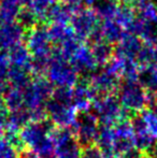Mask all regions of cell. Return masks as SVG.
Returning <instances> with one entry per match:
<instances>
[{
  "mask_svg": "<svg viewBox=\"0 0 157 158\" xmlns=\"http://www.w3.org/2000/svg\"><path fill=\"white\" fill-rule=\"evenodd\" d=\"M121 77L114 72L108 64L99 67L89 77L90 87L94 90L96 97L114 94L118 92Z\"/></svg>",
  "mask_w": 157,
  "mask_h": 158,
  "instance_id": "9c48e42d",
  "label": "cell"
},
{
  "mask_svg": "<svg viewBox=\"0 0 157 158\" xmlns=\"http://www.w3.org/2000/svg\"><path fill=\"white\" fill-rule=\"evenodd\" d=\"M73 133L80 145L85 148L93 145L98 137L100 124L96 115L90 111L78 112L73 125Z\"/></svg>",
  "mask_w": 157,
  "mask_h": 158,
  "instance_id": "277c9868",
  "label": "cell"
},
{
  "mask_svg": "<svg viewBox=\"0 0 157 158\" xmlns=\"http://www.w3.org/2000/svg\"><path fill=\"white\" fill-rule=\"evenodd\" d=\"M97 1H98V0H83V4L85 6H89V8H92V6H94Z\"/></svg>",
  "mask_w": 157,
  "mask_h": 158,
  "instance_id": "d4e9b609",
  "label": "cell"
},
{
  "mask_svg": "<svg viewBox=\"0 0 157 158\" xmlns=\"http://www.w3.org/2000/svg\"><path fill=\"white\" fill-rule=\"evenodd\" d=\"M74 11L60 1L56 2L46 15V23L59 24V25H69Z\"/></svg>",
  "mask_w": 157,
  "mask_h": 158,
  "instance_id": "4fadbf2b",
  "label": "cell"
},
{
  "mask_svg": "<svg viewBox=\"0 0 157 158\" xmlns=\"http://www.w3.org/2000/svg\"><path fill=\"white\" fill-rule=\"evenodd\" d=\"M88 45V44H87ZM90 48L93 56L99 67H103L113 58L114 56V45L108 43L105 40H101L96 43L88 45Z\"/></svg>",
  "mask_w": 157,
  "mask_h": 158,
  "instance_id": "5bb4252c",
  "label": "cell"
},
{
  "mask_svg": "<svg viewBox=\"0 0 157 158\" xmlns=\"http://www.w3.org/2000/svg\"><path fill=\"white\" fill-rule=\"evenodd\" d=\"M56 2H58V0H30L28 8L37 15L39 22L46 24L48 12Z\"/></svg>",
  "mask_w": 157,
  "mask_h": 158,
  "instance_id": "d6986e66",
  "label": "cell"
},
{
  "mask_svg": "<svg viewBox=\"0 0 157 158\" xmlns=\"http://www.w3.org/2000/svg\"><path fill=\"white\" fill-rule=\"evenodd\" d=\"M116 93L123 109L129 114L141 113L156 103L154 93L145 90L138 80H124L119 83Z\"/></svg>",
  "mask_w": 157,
  "mask_h": 158,
  "instance_id": "6da1fadb",
  "label": "cell"
},
{
  "mask_svg": "<svg viewBox=\"0 0 157 158\" xmlns=\"http://www.w3.org/2000/svg\"><path fill=\"white\" fill-rule=\"evenodd\" d=\"M118 0H98L92 9L100 19H114L118 11Z\"/></svg>",
  "mask_w": 157,
  "mask_h": 158,
  "instance_id": "e0dca14e",
  "label": "cell"
},
{
  "mask_svg": "<svg viewBox=\"0 0 157 158\" xmlns=\"http://www.w3.org/2000/svg\"><path fill=\"white\" fill-rule=\"evenodd\" d=\"M154 95H155V100H156V103H157V90L154 93Z\"/></svg>",
  "mask_w": 157,
  "mask_h": 158,
  "instance_id": "4316f807",
  "label": "cell"
},
{
  "mask_svg": "<svg viewBox=\"0 0 157 158\" xmlns=\"http://www.w3.org/2000/svg\"><path fill=\"white\" fill-rule=\"evenodd\" d=\"M55 144V158H80L82 146L69 128L54 129L52 133Z\"/></svg>",
  "mask_w": 157,
  "mask_h": 158,
  "instance_id": "ba28073f",
  "label": "cell"
},
{
  "mask_svg": "<svg viewBox=\"0 0 157 158\" xmlns=\"http://www.w3.org/2000/svg\"><path fill=\"white\" fill-rule=\"evenodd\" d=\"M46 116L58 128H69L74 125L78 111L72 103L58 101L51 97L45 106Z\"/></svg>",
  "mask_w": 157,
  "mask_h": 158,
  "instance_id": "52a82bcc",
  "label": "cell"
},
{
  "mask_svg": "<svg viewBox=\"0 0 157 158\" xmlns=\"http://www.w3.org/2000/svg\"><path fill=\"white\" fill-rule=\"evenodd\" d=\"M103 40L112 45H116L127 33L125 28L114 19H102L101 22Z\"/></svg>",
  "mask_w": 157,
  "mask_h": 158,
  "instance_id": "7c38bea8",
  "label": "cell"
},
{
  "mask_svg": "<svg viewBox=\"0 0 157 158\" xmlns=\"http://www.w3.org/2000/svg\"><path fill=\"white\" fill-rule=\"evenodd\" d=\"M26 30L15 21H0V51H9L13 46L23 43Z\"/></svg>",
  "mask_w": 157,
  "mask_h": 158,
  "instance_id": "30bf717a",
  "label": "cell"
},
{
  "mask_svg": "<svg viewBox=\"0 0 157 158\" xmlns=\"http://www.w3.org/2000/svg\"><path fill=\"white\" fill-rule=\"evenodd\" d=\"M140 116L147 130L154 139L157 140V103L143 110L140 113Z\"/></svg>",
  "mask_w": 157,
  "mask_h": 158,
  "instance_id": "ac0fdd59",
  "label": "cell"
},
{
  "mask_svg": "<svg viewBox=\"0 0 157 158\" xmlns=\"http://www.w3.org/2000/svg\"><path fill=\"white\" fill-rule=\"evenodd\" d=\"M26 46L31 57H51L53 44L51 41L48 26L44 23L38 24L26 32Z\"/></svg>",
  "mask_w": 157,
  "mask_h": 158,
  "instance_id": "8992f818",
  "label": "cell"
},
{
  "mask_svg": "<svg viewBox=\"0 0 157 158\" xmlns=\"http://www.w3.org/2000/svg\"><path fill=\"white\" fill-rule=\"evenodd\" d=\"M137 80L147 92L155 93L157 90V69L153 66L143 67L139 69Z\"/></svg>",
  "mask_w": 157,
  "mask_h": 158,
  "instance_id": "9a60e30c",
  "label": "cell"
},
{
  "mask_svg": "<svg viewBox=\"0 0 157 158\" xmlns=\"http://www.w3.org/2000/svg\"><path fill=\"white\" fill-rule=\"evenodd\" d=\"M154 68L157 69V44L153 45V54H152V64Z\"/></svg>",
  "mask_w": 157,
  "mask_h": 158,
  "instance_id": "cb8c5ba5",
  "label": "cell"
},
{
  "mask_svg": "<svg viewBox=\"0 0 157 158\" xmlns=\"http://www.w3.org/2000/svg\"><path fill=\"white\" fill-rule=\"evenodd\" d=\"M144 42L138 37V35L126 33L125 37L114 45V56L119 59H126V60L137 61L139 54H140ZM137 64V63H136Z\"/></svg>",
  "mask_w": 157,
  "mask_h": 158,
  "instance_id": "8fae6325",
  "label": "cell"
},
{
  "mask_svg": "<svg viewBox=\"0 0 157 158\" xmlns=\"http://www.w3.org/2000/svg\"><path fill=\"white\" fill-rule=\"evenodd\" d=\"M45 77L56 87H73L79 79L78 72L71 63L55 46H53Z\"/></svg>",
  "mask_w": 157,
  "mask_h": 158,
  "instance_id": "7a4b0ae2",
  "label": "cell"
},
{
  "mask_svg": "<svg viewBox=\"0 0 157 158\" xmlns=\"http://www.w3.org/2000/svg\"><path fill=\"white\" fill-rule=\"evenodd\" d=\"M105 158H124V156L118 154H109V155H105Z\"/></svg>",
  "mask_w": 157,
  "mask_h": 158,
  "instance_id": "484cf974",
  "label": "cell"
},
{
  "mask_svg": "<svg viewBox=\"0 0 157 158\" xmlns=\"http://www.w3.org/2000/svg\"><path fill=\"white\" fill-rule=\"evenodd\" d=\"M0 158H17V150L3 139H0Z\"/></svg>",
  "mask_w": 157,
  "mask_h": 158,
  "instance_id": "44dd1931",
  "label": "cell"
},
{
  "mask_svg": "<svg viewBox=\"0 0 157 158\" xmlns=\"http://www.w3.org/2000/svg\"><path fill=\"white\" fill-rule=\"evenodd\" d=\"M92 108L101 126H113L118 121L127 118L129 113L122 106L116 94L96 97L93 101Z\"/></svg>",
  "mask_w": 157,
  "mask_h": 158,
  "instance_id": "3957f363",
  "label": "cell"
},
{
  "mask_svg": "<svg viewBox=\"0 0 157 158\" xmlns=\"http://www.w3.org/2000/svg\"><path fill=\"white\" fill-rule=\"evenodd\" d=\"M101 23V19L89 6H82L73 13L69 26L76 35L83 42H87L94 30Z\"/></svg>",
  "mask_w": 157,
  "mask_h": 158,
  "instance_id": "5b68a950",
  "label": "cell"
},
{
  "mask_svg": "<svg viewBox=\"0 0 157 158\" xmlns=\"http://www.w3.org/2000/svg\"><path fill=\"white\" fill-rule=\"evenodd\" d=\"M16 22L26 30V32L37 26L39 24V19L37 15L30 10L29 8H23L19 10V12L16 15Z\"/></svg>",
  "mask_w": 157,
  "mask_h": 158,
  "instance_id": "ffe728a7",
  "label": "cell"
},
{
  "mask_svg": "<svg viewBox=\"0 0 157 158\" xmlns=\"http://www.w3.org/2000/svg\"><path fill=\"white\" fill-rule=\"evenodd\" d=\"M80 158H105V154L100 151V148L96 145H88L82 148L81 157Z\"/></svg>",
  "mask_w": 157,
  "mask_h": 158,
  "instance_id": "7402d4cb",
  "label": "cell"
},
{
  "mask_svg": "<svg viewBox=\"0 0 157 158\" xmlns=\"http://www.w3.org/2000/svg\"><path fill=\"white\" fill-rule=\"evenodd\" d=\"M8 58L14 66H28L31 60V55L26 44L19 43L8 51Z\"/></svg>",
  "mask_w": 157,
  "mask_h": 158,
  "instance_id": "2e32d148",
  "label": "cell"
},
{
  "mask_svg": "<svg viewBox=\"0 0 157 158\" xmlns=\"http://www.w3.org/2000/svg\"><path fill=\"white\" fill-rule=\"evenodd\" d=\"M61 3L66 4L76 12L80 8L83 6V0H59Z\"/></svg>",
  "mask_w": 157,
  "mask_h": 158,
  "instance_id": "603a6c76",
  "label": "cell"
}]
</instances>
